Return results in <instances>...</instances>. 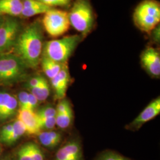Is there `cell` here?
Returning a JSON list of instances; mask_svg holds the SVG:
<instances>
[{"instance_id": "6da1fadb", "label": "cell", "mask_w": 160, "mask_h": 160, "mask_svg": "<svg viewBox=\"0 0 160 160\" xmlns=\"http://www.w3.org/2000/svg\"><path fill=\"white\" fill-rule=\"evenodd\" d=\"M43 46L42 27L36 21L21 31L13 48L28 68H36L40 63Z\"/></svg>"}, {"instance_id": "7a4b0ae2", "label": "cell", "mask_w": 160, "mask_h": 160, "mask_svg": "<svg viewBox=\"0 0 160 160\" xmlns=\"http://www.w3.org/2000/svg\"><path fill=\"white\" fill-rule=\"evenodd\" d=\"M82 39L81 34H74L48 41L43 46V56L58 63H67Z\"/></svg>"}, {"instance_id": "3957f363", "label": "cell", "mask_w": 160, "mask_h": 160, "mask_svg": "<svg viewBox=\"0 0 160 160\" xmlns=\"http://www.w3.org/2000/svg\"><path fill=\"white\" fill-rule=\"evenodd\" d=\"M68 17L70 25L85 38L94 24V14L90 0H75Z\"/></svg>"}, {"instance_id": "277c9868", "label": "cell", "mask_w": 160, "mask_h": 160, "mask_svg": "<svg viewBox=\"0 0 160 160\" xmlns=\"http://www.w3.org/2000/svg\"><path fill=\"white\" fill-rule=\"evenodd\" d=\"M27 68L14 53H0V85L10 86L24 79Z\"/></svg>"}, {"instance_id": "5b68a950", "label": "cell", "mask_w": 160, "mask_h": 160, "mask_svg": "<svg viewBox=\"0 0 160 160\" xmlns=\"http://www.w3.org/2000/svg\"><path fill=\"white\" fill-rule=\"evenodd\" d=\"M133 21L138 29L151 33L160 22V3L155 0H144L136 7Z\"/></svg>"}, {"instance_id": "8992f818", "label": "cell", "mask_w": 160, "mask_h": 160, "mask_svg": "<svg viewBox=\"0 0 160 160\" xmlns=\"http://www.w3.org/2000/svg\"><path fill=\"white\" fill-rule=\"evenodd\" d=\"M42 24L46 33L53 38L65 34L69 29L68 12L54 8L44 14Z\"/></svg>"}, {"instance_id": "52a82bcc", "label": "cell", "mask_w": 160, "mask_h": 160, "mask_svg": "<svg viewBox=\"0 0 160 160\" xmlns=\"http://www.w3.org/2000/svg\"><path fill=\"white\" fill-rule=\"evenodd\" d=\"M22 31L20 23L13 17H5L0 25V53L13 48Z\"/></svg>"}, {"instance_id": "ba28073f", "label": "cell", "mask_w": 160, "mask_h": 160, "mask_svg": "<svg viewBox=\"0 0 160 160\" xmlns=\"http://www.w3.org/2000/svg\"><path fill=\"white\" fill-rule=\"evenodd\" d=\"M141 61L144 69L152 77L160 75V55L153 47L147 48L141 55Z\"/></svg>"}, {"instance_id": "9c48e42d", "label": "cell", "mask_w": 160, "mask_h": 160, "mask_svg": "<svg viewBox=\"0 0 160 160\" xmlns=\"http://www.w3.org/2000/svg\"><path fill=\"white\" fill-rule=\"evenodd\" d=\"M83 153L81 142L72 139L59 149L55 155V160H82Z\"/></svg>"}, {"instance_id": "30bf717a", "label": "cell", "mask_w": 160, "mask_h": 160, "mask_svg": "<svg viewBox=\"0 0 160 160\" xmlns=\"http://www.w3.org/2000/svg\"><path fill=\"white\" fill-rule=\"evenodd\" d=\"M160 113V97H158L149 103L133 120L130 124V128L133 129H138L147 122L154 119Z\"/></svg>"}, {"instance_id": "8fae6325", "label": "cell", "mask_w": 160, "mask_h": 160, "mask_svg": "<svg viewBox=\"0 0 160 160\" xmlns=\"http://www.w3.org/2000/svg\"><path fill=\"white\" fill-rule=\"evenodd\" d=\"M70 81L71 76L67 64L54 78L51 80L52 87L56 99L62 100L65 98Z\"/></svg>"}, {"instance_id": "7c38bea8", "label": "cell", "mask_w": 160, "mask_h": 160, "mask_svg": "<svg viewBox=\"0 0 160 160\" xmlns=\"http://www.w3.org/2000/svg\"><path fill=\"white\" fill-rule=\"evenodd\" d=\"M17 119L23 123L26 129V133L28 135H38L41 132L39 119L34 111L28 109H18Z\"/></svg>"}, {"instance_id": "4fadbf2b", "label": "cell", "mask_w": 160, "mask_h": 160, "mask_svg": "<svg viewBox=\"0 0 160 160\" xmlns=\"http://www.w3.org/2000/svg\"><path fill=\"white\" fill-rule=\"evenodd\" d=\"M22 3L23 10L20 16L27 18L42 14H44L53 8L38 0H22Z\"/></svg>"}, {"instance_id": "5bb4252c", "label": "cell", "mask_w": 160, "mask_h": 160, "mask_svg": "<svg viewBox=\"0 0 160 160\" xmlns=\"http://www.w3.org/2000/svg\"><path fill=\"white\" fill-rule=\"evenodd\" d=\"M22 10V0H0V16L17 17Z\"/></svg>"}, {"instance_id": "9a60e30c", "label": "cell", "mask_w": 160, "mask_h": 160, "mask_svg": "<svg viewBox=\"0 0 160 160\" xmlns=\"http://www.w3.org/2000/svg\"><path fill=\"white\" fill-rule=\"evenodd\" d=\"M40 144L49 149L57 148L62 139L61 134L57 131H41L37 135Z\"/></svg>"}, {"instance_id": "2e32d148", "label": "cell", "mask_w": 160, "mask_h": 160, "mask_svg": "<svg viewBox=\"0 0 160 160\" xmlns=\"http://www.w3.org/2000/svg\"><path fill=\"white\" fill-rule=\"evenodd\" d=\"M40 62L43 71L50 80L54 78L67 64L58 63L43 55L40 59Z\"/></svg>"}, {"instance_id": "e0dca14e", "label": "cell", "mask_w": 160, "mask_h": 160, "mask_svg": "<svg viewBox=\"0 0 160 160\" xmlns=\"http://www.w3.org/2000/svg\"><path fill=\"white\" fill-rule=\"evenodd\" d=\"M26 134V129L23 123L20 120L16 119L13 122V128L8 136L0 141V143L7 146L12 145L18 141L24 135Z\"/></svg>"}, {"instance_id": "ac0fdd59", "label": "cell", "mask_w": 160, "mask_h": 160, "mask_svg": "<svg viewBox=\"0 0 160 160\" xmlns=\"http://www.w3.org/2000/svg\"><path fill=\"white\" fill-rule=\"evenodd\" d=\"M18 110V105L17 97L12 95L8 102L0 112V122H4L13 118L17 114Z\"/></svg>"}, {"instance_id": "d6986e66", "label": "cell", "mask_w": 160, "mask_h": 160, "mask_svg": "<svg viewBox=\"0 0 160 160\" xmlns=\"http://www.w3.org/2000/svg\"><path fill=\"white\" fill-rule=\"evenodd\" d=\"M28 91L36 97L40 102L45 101L48 98L50 95L51 90L48 81L45 77H43V80L38 86L30 89Z\"/></svg>"}, {"instance_id": "ffe728a7", "label": "cell", "mask_w": 160, "mask_h": 160, "mask_svg": "<svg viewBox=\"0 0 160 160\" xmlns=\"http://www.w3.org/2000/svg\"><path fill=\"white\" fill-rule=\"evenodd\" d=\"M56 125L62 129H66L72 124L74 113L72 108L63 113H57L56 114Z\"/></svg>"}, {"instance_id": "44dd1931", "label": "cell", "mask_w": 160, "mask_h": 160, "mask_svg": "<svg viewBox=\"0 0 160 160\" xmlns=\"http://www.w3.org/2000/svg\"><path fill=\"white\" fill-rule=\"evenodd\" d=\"M30 154L33 160H45V156L39 146L32 142H27Z\"/></svg>"}, {"instance_id": "7402d4cb", "label": "cell", "mask_w": 160, "mask_h": 160, "mask_svg": "<svg viewBox=\"0 0 160 160\" xmlns=\"http://www.w3.org/2000/svg\"><path fill=\"white\" fill-rule=\"evenodd\" d=\"M38 119H45L56 116V109L50 105L42 107L35 112Z\"/></svg>"}, {"instance_id": "603a6c76", "label": "cell", "mask_w": 160, "mask_h": 160, "mask_svg": "<svg viewBox=\"0 0 160 160\" xmlns=\"http://www.w3.org/2000/svg\"><path fill=\"white\" fill-rule=\"evenodd\" d=\"M96 160H132L112 151H106L99 155Z\"/></svg>"}, {"instance_id": "cb8c5ba5", "label": "cell", "mask_w": 160, "mask_h": 160, "mask_svg": "<svg viewBox=\"0 0 160 160\" xmlns=\"http://www.w3.org/2000/svg\"><path fill=\"white\" fill-rule=\"evenodd\" d=\"M41 131H51L56 126V118L51 117L45 119H38Z\"/></svg>"}, {"instance_id": "d4e9b609", "label": "cell", "mask_w": 160, "mask_h": 160, "mask_svg": "<svg viewBox=\"0 0 160 160\" xmlns=\"http://www.w3.org/2000/svg\"><path fill=\"white\" fill-rule=\"evenodd\" d=\"M17 160H33L27 143L21 146L16 152Z\"/></svg>"}, {"instance_id": "484cf974", "label": "cell", "mask_w": 160, "mask_h": 160, "mask_svg": "<svg viewBox=\"0 0 160 160\" xmlns=\"http://www.w3.org/2000/svg\"><path fill=\"white\" fill-rule=\"evenodd\" d=\"M29 92L22 91L18 93L17 96L18 109H28Z\"/></svg>"}, {"instance_id": "4316f807", "label": "cell", "mask_w": 160, "mask_h": 160, "mask_svg": "<svg viewBox=\"0 0 160 160\" xmlns=\"http://www.w3.org/2000/svg\"><path fill=\"white\" fill-rule=\"evenodd\" d=\"M41 2L49 6L52 8L54 7H63L69 4L72 0H38Z\"/></svg>"}, {"instance_id": "83f0119b", "label": "cell", "mask_w": 160, "mask_h": 160, "mask_svg": "<svg viewBox=\"0 0 160 160\" xmlns=\"http://www.w3.org/2000/svg\"><path fill=\"white\" fill-rule=\"evenodd\" d=\"M43 77L42 75H37L31 78L25 85L28 90L38 86L43 80Z\"/></svg>"}, {"instance_id": "f1b7e54d", "label": "cell", "mask_w": 160, "mask_h": 160, "mask_svg": "<svg viewBox=\"0 0 160 160\" xmlns=\"http://www.w3.org/2000/svg\"><path fill=\"white\" fill-rule=\"evenodd\" d=\"M12 95V94L5 90H0V112L8 102Z\"/></svg>"}, {"instance_id": "f546056e", "label": "cell", "mask_w": 160, "mask_h": 160, "mask_svg": "<svg viewBox=\"0 0 160 160\" xmlns=\"http://www.w3.org/2000/svg\"><path fill=\"white\" fill-rule=\"evenodd\" d=\"M39 101L37 98L33 96L32 94L29 92V97H28V110L32 111H34L37 108Z\"/></svg>"}, {"instance_id": "4dcf8cb0", "label": "cell", "mask_w": 160, "mask_h": 160, "mask_svg": "<svg viewBox=\"0 0 160 160\" xmlns=\"http://www.w3.org/2000/svg\"><path fill=\"white\" fill-rule=\"evenodd\" d=\"M13 128V122L2 126L0 129V141L6 138L12 132Z\"/></svg>"}, {"instance_id": "1f68e13d", "label": "cell", "mask_w": 160, "mask_h": 160, "mask_svg": "<svg viewBox=\"0 0 160 160\" xmlns=\"http://www.w3.org/2000/svg\"><path fill=\"white\" fill-rule=\"evenodd\" d=\"M152 34V38L153 40L157 43H160V24L158 25L155 28L152 30L151 32Z\"/></svg>"}, {"instance_id": "d6a6232c", "label": "cell", "mask_w": 160, "mask_h": 160, "mask_svg": "<svg viewBox=\"0 0 160 160\" xmlns=\"http://www.w3.org/2000/svg\"><path fill=\"white\" fill-rule=\"evenodd\" d=\"M4 18H5V17H2V16H0V25L1 24V23H2V22L4 21Z\"/></svg>"}, {"instance_id": "836d02e7", "label": "cell", "mask_w": 160, "mask_h": 160, "mask_svg": "<svg viewBox=\"0 0 160 160\" xmlns=\"http://www.w3.org/2000/svg\"><path fill=\"white\" fill-rule=\"evenodd\" d=\"M1 160H12V159L10 157H6L2 158Z\"/></svg>"}, {"instance_id": "e575fe53", "label": "cell", "mask_w": 160, "mask_h": 160, "mask_svg": "<svg viewBox=\"0 0 160 160\" xmlns=\"http://www.w3.org/2000/svg\"><path fill=\"white\" fill-rule=\"evenodd\" d=\"M2 152V146H1V144L0 143V155H1Z\"/></svg>"}]
</instances>
